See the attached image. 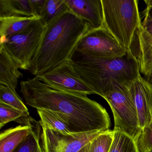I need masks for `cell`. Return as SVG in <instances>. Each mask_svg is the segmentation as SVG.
<instances>
[{
  "instance_id": "7402d4cb",
  "label": "cell",
  "mask_w": 152,
  "mask_h": 152,
  "mask_svg": "<svg viewBox=\"0 0 152 152\" xmlns=\"http://www.w3.org/2000/svg\"><path fill=\"white\" fill-rule=\"evenodd\" d=\"M29 116L30 114L0 102V129L10 122L18 123L22 118Z\"/></svg>"
},
{
  "instance_id": "ba28073f",
  "label": "cell",
  "mask_w": 152,
  "mask_h": 152,
  "mask_svg": "<svg viewBox=\"0 0 152 152\" xmlns=\"http://www.w3.org/2000/svg\"><path fill=\"white\" fill-rule=\"evenodd\" d=\"M103 132H89L66 135L41 127L40 139L43 152H78Z\"/></svg>"
},
{
  "instance_id": "ac0fdd59",
  "label": "cell",
  "mask_w": 152,
  "mask_h": 152,
  "mask_svg": "<svg viewBox=\"0 0 152 152\" xmlns=\"http://www.w3.org/2000/svg\"><path fill=\"white\" fill-rule=\"evenodd\" d=\"M69 11L64 0H46L41 18L47 26Z\"/></svg>"
},
{
  "instance_id": "f1b7e54d",
  "label": "cell",
  "mask_w": 152,
  "mask_h": 152,
  "mask_svg": "<svg viewBox=\"0 0 152 152\" xmlns=\"http://www.w3.org/2000/svg\"><path fill=\"white\" fill-rule=\"evenodd\" d=\"M86 150H87V145L78 152H86Z\"/></svg>"
},
{
  "instance_id": "8992f818",
  "label": "cell",
  "mask_w": 152,
  "mask_h": 152,
  "mask_svg": "<svg viewBox=\"0 0 152 152\" xmlns=\"http://www.w3.org/2000/svg\"><path fill=\"white\" fill-rule=\"evenodd\" d=\"M128 86L115 84L103 98L110 106L113 115V130L125 133L137 140L141 129L137 109Z\"/></svg>"
},
{
  "instance_id": "30bf717a",
  "label": "cell",
  "mask_w": 152,
  "mask_h": 152,
  "mask_svg": "<svg viewBox=\"0 0 152 152\" xmlns=\"http://www.w3.org/2000/svg\"><path fill=\"white\" fill-rule=\"evenodd\" d=\"M137 109L141 130L152 117V87L140 74L128 86Z\"/></svg>"
},
{
  "instance_id": "d4e9b609",
  "label": "cell",
  "mask_w": 152,
  "mask_h": 152,
  "mask_svg": "<svg viewBox=\"0 0 152 152\" xmlns=\"http://www.w3.org/2000/svg\"><path fill=\"white\" fill-rule=\"evenodd\" d=\"M29 1L33 16L41 18L46 0H29Z\"/></svg>"
},
{
  "instance_id": "277c9868",
  "label": "cell",
  "mask_w": 152,
  "mask_h": 152,
  "mask_svg": "<svg viewBox=\"0 0 152 152\" xmlns=\"http://www.w3.org/2000/svg\"><path fill=\"white\" fill-rule=\"evenodd\" d=\"M104 26L119 44L132 50L137 31L142 25L137 0H101Z\"/></svg>"
},
{
  "instance_id": "9a60e30c",
  "label": "cell",
  "mask_w": 152,
  "mask_h": 152,
  "mask_svg": "<svg viewBox=\"0 0 152 152\" xmlns=\"http://www.w3.org/2000/svg\"><path fill=\"white\" fill-rule=\"evenodd\" d=\"M39 18L36 17H0L1 38H6L23 31Z\"/></svg>"
},
{
  "instance_id": "7a4b0ae2",
  "label": "cell",
  "mask_w": 152,
  "mask_h": 152,
  "mask_svg": "<svg viewBox=\"0 0 152 152\" xmlns=\"http://www.w3.org/2000/svg\"><path fill=\"white\" fill-rule=\"evenodd\" d=\"M89 24L71 12L46 26L28 71L39 76L70 60L78 43L90 30Z\"/></svg>"
},
{
  "instance_id": "4fadbf2b",
  "label": "cell",
  "mask_w": 152,
  "mask_h": 152,
  "mask_svg": "<svg viewBox=\"0 0 152 152\" xmlns=\"http://www.w3.org/2000/svg\"><path fill=\"white\" fill-rule=\"evenodd\" d=\"M137 58L140 73L144 75L152 71V35L142 25L137 31Z\"/></svg>"
},
{
  "instance_id": "83f0119b",
  "label": "cell",
  "mask_w": 152,
  "mask_h": 152,
  "mask_svg": "<svg viewBox=\"0 0 152 152\" xmlns=\"http://www.w3.org/2000/svg\"><path fill=\"white\" fill-rule=\"evenodd\" d=\"M144 78L152 87V71L146 75H144Z\"/></svg>"
},
{
  "instance_id": "4316f807",
  "label": "cell",
  "mask_w": 152,
  "mask_h": 152,
  "mask_svg": "<svg viewBox=\"0 0 152 152\" xmlns=\"http://www.w3.org/2000/svg\"><path fill=\"white\" fill-rule=\"evenodd\" d=\"M142 26L149 34L152 35V20L143 21Z\"/></svg>"
},
{
  "instance_id": "603a6c76",
  "label": "cell",
  "mask_w": 152,
  "mask_h": 152,
  "mask_svg": "<svg viewBox=\"0 0 152 152\" xmlns=\"http://www.w3.org/2000/svg\"><path fill=\"white\" fill-rule=\"evenodd\" d=\"M41 127L38 131L33 130L13 152H43L40 144Z\"/></svg>"
},
{
  "instance_id": "44dd1931",
  "label": "cell",
  "mask_w": 152,
  "mask_h": 152,
  "mask_svg": "<svg viewBox=\"0 0 152 152\" xmlns=\"http://www.w3.org/2000/svg\"><path fill=\"white\" fill-rule=\"evenodd\" d=\"M0 102L29 113V110L16 91L0 85Z\"/></svg>"
},
{
  "instance_id": "cb8c5ba5",
  "label": "cell",
  "mask_w": 152,
  "mask_h": 152,
  "mask_svg": "<svg viewBox=\"0 0 152 152\" xmlns=\"http://www.w3.org/2000/svg\"><path fill=\"white\" fill-rule=\"evenodd\" d=\"M136 141L140 152H152V117L141 130Z\"/></svg>"
},
{
  "instance_id": "52a82bcc",
  "label": "cell",
  "mask_w": 152,
  "mask_h": 152,
  "mask_svg": "<svg viewBox=\"0 0 152 152\" xmlns=\"http://www.w3.org/2000/svg\"><path fill=\"white\" fill-rule=\"evenodd\" d=\"M74 50L88 57L102 59L122 57L128 51L104 26L90 30L82 38Z\"/></svg>"
},
{
  "instance_id": "7c38bea8",
  "label": "cell",
  "mask_w": 152,
  "mask_h": 152,
  "mask_svg": "<svg viewBox=\"0 0 152 152\" xmlns=\"http://www.w3.org/2000/svg\"><path fill=\"white\" fill-rule=\"evenodd\" d=\"M19 69L5 48L0 46V85L7 86L16 91L18 80L23 76Z\"/></svg>"
},
{
  "instance_id": "5bb4252c",
  "label": "cell",
  "mask_w": 152,
  "mask_h": 152,
  "mask_svg": "<svg viewBox=\"0 0 152 152\" xmlns=\"http://www.w3.org/2000/svg\"><path fill=\"white\" fill-rule=\"evenodd\" d=\"M33 130V125H19L0 134V152H13Z\"/></svg>"
},
{
  "instance_id": "9c48e42d",
  "label": "cell",
  "mask_w": 152,
  "mask_h": 152,
  "mask_svg": "<svg viewBox=\"0 0 152 152\" xmlns=\"http://www.w3.org/2000/svg\"><path fill=\"white\" fill-rule=\"evenodd\" d=\"M37 76L47 84L60 89L86 95L96 94L81 79L70 60Z\"/></svg>"
},
{
  "instance_id": "e0dca14e",
  "label": "cell",
  "mask_w": 152,
  "mask_h": 152,
  "mask_svg": "<svg viewBox=\"0 0 152 152\" xmlns=\"http://www.w3.org/2000/svg\"><path fill=\"white\" fill-rule=\"evenodd\" d=\"M33 16L29 0H0V17Z\"/></svg>"
},
{
  "instance_id": "6da1fadb",
  "label": "cell",
  "mask_w": 152,
  "mask_h": 152,
  "mask_svg": "<svg viewBox=\"0 0 152 152\" xmlns=\"http://www.w3.org/2000/svg\"><path fill=\"white\" fill-rule=\"evenodd\" d=\"M26 104L38 109L56 112L74 133L109 130L111 121L105 108L88 95L66 91L48 85L38 76L20 82Z\"/></svg>"
},
{
  "instance_id": "8fae6325",
  "label": "cell",
  "mask_w": 152,
  "mask_h": 152,
  "mask_svg": "<svg viewBox=\"0 0 152 152\" xmlns=\"http://www.w3.org/2000/svg\"><path fill=\"white\" fill-rule=\"evenodd\" d=\"M70 11L89 24L92 29L104 26L101 0H64Z\"/></svg>"
},
{
  "instance_id": "5b68a950",
  "label": "cell",
  "mask_w": 152,
  "mask_h": 152,
  "mask_svg": "<svg viewBox=\"0 0 152 152\" xmlns=\"http://www.w3.org/2000/svg\"><path fill=\"white\" fill-rule=\"evenodd\" d=\"M46 27L40 18L34 21L23 31L0 39V46L5 48L19 69L29 70Z\"/></svg>"
},
{
  "instance_id": "3957f363",
  "label": "cell",
  "mask_w": 152,
  "mask_h": 152,
  "mask_svg": "<svg viewBox=\"0 0 152 152\" xmlns=\"http://www.w3.org/2000/svg\"><path fill=\"white\" fill-rule=\"evenodd\" d=\"M70 60L81 79L102 97L115 84L129 86L140 74L139 64L132 50L119 58H91L74 51Z\"/></svg>"
},
{
  "instance_id": "2e32d148",
  "label": "cell",
  "mask_w": 152,
  "mask_h": 152,
  "mask_svg": "<svg viewBox=\"0 0 152 152\" xmlns=\"http://www.w3.org/2000/svg\"><path fill=\"white\" fill-rule=\"evenodd\" d=\"M37 111L40 118L39 122L41 127L54 130L66 135L75 133L69 124L56 112L48 109H38Z\"/></svg>"
},
{
  "instance_id": "d6986e66",
  "label": "cell",
  "mask_w": 152,
  "mask_h": 152,
  "mask_svg": "<svg viewBox=\"0 0 152 152\" xmlns=\"http://www.w3.org/2000/svg\"><path fill=\"white\" fill-rule=\"evenodd\" d=\"M114 132L113 140L109 152H140L136 140L121 132Z\"/></svg>"
},
{
  "instance_id": "ffe728a7",
  "label": "cell",
  "mask_w": 152,
  "mask_h": 152,
  "mask_svg": "<svg viewBox=\"0 0 152 152\" xmlns=\"http://www.w3.org/2000/svg\"><path fill=\"white\" fill-rule=\"evenodd\" d=\"M114 134L113 130L103 132L87 144L86 152H109Z\"/></svg>"
},
{
  "instance_id": "484cf974",
  "label": "cell",
  "mask_w": 152,
  "mask_h": 152,
  "mask_svg": "<svg viewBox=\"0 0 152 152\" xmlns=\"http://www.w3.org/2000/svg\"><path fill=\"white\" fill-rule=\"evenodd\" d=\"M144 2L146 5V8L144 10L143 21L152 20V0H146Z\"/></svg>"
}]
</instances>
